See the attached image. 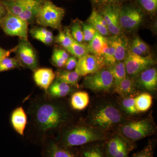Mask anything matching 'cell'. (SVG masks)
<instances>
[{
	"instance_id": "1",
	"label": "cell",
	"mask_w": 157,
	"mask_h": 157,
	"mask_svg": "<svg viewBox=\"0 0 157 157\" xmlns=\"http://www.w3.org/2000/svg\"><path fill=\"white\" fill-rule=\"evenodd\" d=\"M26 113L29 118L27 137L32 143L41 146L48 138H54L74 120L68 104L61 99L49 98L46 94L30 101Z\"/></svg>"
},
{
	"instance_id": "2",
	"label": "cell",
	"mask_w": 157,
	"mask_h": 157,
	"mask_svg": "<svg viewBox=\"0 0 157 157\" xmlns=\"http://www.w3.org/2000/svg\"><path fill=\"white\" fill-rule=\"evenodd\" d=\"M124 113L113 102L101 101L90 109L86 124L105 132L126 121Z\"/></svg>"
},
{
	"instance_id": "3",
	"label": "cell",
	"mask_w": 157,
	"mask_h": 157,
	"mask_svg": "<svg viewBox=\"0 0 157 157\" xmlns=\"http://www.w3.org/2000/svg\"><path fill=\"white\" fill-rule=\"evenodd\" d=\"M108 138L105 132L87 124L73 123L64 128L54 137L58 144L65 147H79L92 142L104 141Z\"/></svg>"
},
{
	"instance_id": "4",
	"label": "cell",
	"mask_w": 157,
	"mask_h": 157,
	"mask_svg": "<svg viewBox=\"0 0 157 157\" xmlns=\"http://www.w3.org/2000/svg\"><path fill=\"white\" fill-rule=\"evenodd\" d=\"M120 135L132 142L153 135L155 126L151 119L124 122L119 127Z\"/></svg>"
},
{
	"instance_id": "5",
	"label": "cell",
	"mask_w": 157,
	"mask_h": 157,
	"mask_svg": "<svg viewBox=\"0 0 157 157\" xmlns=\"http://www.w3.org/2000/svg\"><path fill=\"white\" fill-rule=\"evenodd\" d=\"M65 14L63 8L55 5L50 0H45L40 7L35 21L42 27L59 30Z\"/></svg>"
},
{
	"instance_id": "6",
	"label": "cell",
	"mask_w": 157,
	"mask_h": 157,
	"mask_svg": "<svg viewBox=\"0 0 157 157\" xmlns=\"http://www.w3.org/2000/svg\"><path fill=\"white\" fill-rule=\"evenodd\" d=\"M84 87L95 92H107L114 87V79L107 68H104L95 73L85 76Z\"/></svg>"
},
{
	"instance_id": "7",
	"label": "cell",
	"mask_w": 157,
	"mask_h": 157,
	"mask_svg": "<svg viewBox=\"0 0 157 157\" xmlns=\"http://www.w3.org/2000/svg\"><path fill=\"white\" fill-rule=\"evenodd\" d=\"M12 49L21 67L33 72L39 68L38 55L28 39L19 38L17 46Z\"/></svg>"
},
{
	"instance_id": "8",
	"label": "cell",
	"mask_w": 157,
	"mask_h": 157,
	"mask_svg": "<svg viewBox=\"0 0 157 157\" xmlns=\"http://www.w3.org/2000/svg\"><path fill=\"white\" fill-rule=\"evenodd\" d=\"M144 12L136 4H122L119 9V21L122 29L132 31L143 21Z\"/></svg>"
},
{
	"instance_id": "9",
	"label": "cell",
	"mask_w": 157,
	"mask_h": 157,
	"mask_svg": "<svg viewBox=\"0 0 157 157\" xmlns=\"http://www.w3.org/2000/svg\"><path fill=\"white\" fill-rule=\"evenodd\" d=\"M28 26L25 21L8 11L0 22V28L6 35L25 39H28Z\"/></svg>"
},
{
	"instance_id": "10",
	"label": "cell",
	"mask_w": 157,
	"mask_h": 157,
	"mask_svg": "<svg viewBox=\"0 0 157 157\" xmlns=\"http://www.w3.org/2000/svg\"><path fill=\"white\" fill-rule=\"evenodd\" d=\"M105 146L108 157H129L130 153L136 147L134 142L118 134L105 140Z\"/></svg>"
},
{
	"instance_id": "11",
	"label": "cell",
	"mask_w": 157,
	"mask_h": 157,
	"mask_svg": "<svg viewBox=\"0 0 157 157\" xmlns=\"http://www.w3.org/2000/svg\"><path fill=\"white\" fill-rule=\"evenodd\" d=\"M127 74L132 78L137 77L143 71L154 63L151 56H141L128 51L124 60Z\"/></svg>"
},
{
	"instance_id": "12",
	"label": "cell",
	"mask_w": 157,
	"mask_h": 157,
	"mask_svg": "<svg viewBox=\"0 0 157 157\" xmlns=\"http://www.w3.org/2000/svg\"><path fill=\"white\" fill-rule=\"evenodd\" d=\"M41 146L42 157H80L78 147H64L54 138L46 139Z\"/></svg>"
},
{
	"instance_id": "13",
	"label": "cell",
	"mask_w": 157,
	"mask_h": 157,
	"mask_svg": "<svg viewBox=\"0 0 157 157\" xmlns=\"http://www.w3.org/2000/svg\"><path fill=\"white\" fill-rule=\"evenodd\" d=\"M105 66L103 58L88 54L78 59L75 70L81 77L95 73L104 68Z\"/></svg>"
},
{
	"instance_id": "14",
	"label": "cell",
	"mask_w": 157,
	"mask_h": 157,
	"mask_svg": "<svg viewBox=\"0 0 157 157\" xmlns=\"http://www.w3.org/2000/svg\"><path fill=\"white\" fill-rule=\"evenodd\" d=\"M121 6L108 5L99 8V11L107 23L109 33L113 36L121 34L122 29L119 21V9Z\"/></svg>"
},
{
	"instance_id": "15",
	"label": "cell",
	"mask_w": 157,
	"mask_h": 157,
	"mask_svg": "<svg viewBox=\"0 0 157 157\" xmlns=\"http://www.w3.org/2000/svg\"><path fill=\"white\" fill-rule=\"evenodd\" d=\"M33 79L36 84L46 93L56 79L55 73L51 68H38L34 72Z\"/></svg>"
},
{
	"instance_id": "16",
	"label": "cell",
	"mask_w": 157,
	"mask_h": 157,
	"mask_svg": "<svg viewBox=\"0 0 157 157\" xmlns=\"http://www.w3.org/2000/svg\"><path fill=\"white\" fill-rule=\"evenodd\" d=\"M76 88L57 79H55L45 93L49 98L60 99L73 94Z\"/></svg>"
},
{
	"instance_id": "17",
	"label": "cell",
	"mask_w": 157,
	"mask_h": 157,
	"mask_svg": "<svg viewBox=\"0 0 157 157\" xmlns=\"http://www.w3.org/2000/svg\"><path fill=\"white\" fill-rule=\"evenodd\" d=\"M137 77V84L144 89L148 91H153L156 89L157 70L155 68H148Z\"/></svg>"
},
{
	"instance_id": "18",
	"label": "cell",
	"mask_w": 157,
	"mask_h": 157,
	"mask_svg": "<svg viewBox=\"0 0 157 157\" xmlns=\"http://www.w3.org/2000/svg\"><path fill=\"white\" fill-rule=\"evenodd\" d=\"M80 157H108L105 140L92 142L78 147Z\"/></svg>"
},
{
	"instance_id": "19",
	"label": "cell",
	"mask_w": 157,
	"mask_h": 157,
	"mask_svg": "<svg viewBox=\"0 0 157 157\" xmlns=\"http://www.w3.org/2000/svg\"><path fill=\"white\" fill-rule=\"evenodd\" d=\"M11 125L15 132L21 136L25 133L28 124L26 113L22 107H18L12 111L11 116Z\"/></svg>"
},
{
	"instance_id": "20",
	"label": "cell",
	"mask_w": 157,
	"mask_h": 157,
	"mask_svg": "<svg viewBox=\"0 0 157 157\" xmlns=\"http://www.w3.org/2000/svg\"><path fill=\"white\" fill-rule=\"evenodd\" d=\"M88 48L90 53L104 59L109 48L108 39L97 32L92 40L89 42Z\"/></svg>"
},
{
	"instance_id": "21",
	"label": "cell",
	"mask_w": 157,
	"mask_h": 157,
	"mask_svg": "<svg viewBox=\"0 0 157 157\" xmlns=\"http://www.w3.org/2000/svg\"><path fill=\"white\" fill-rule=\"evenodd\" d=\"M111 42L115 50V57L117 62L124 60L128 53V42L125 37L122 36H113L108 38Z\"/></svg>"
},
{
	"instance_id": "22",
	"label": "cell",
	"mask_w": 157,
	"mask_h": 157,
	"mask_svg": "<svg viewBox=\"0 0 157 157\" xmlns=\"http://www.w3.org/2000/svg\"><path fill=\"white\" fill-rule=\"evenodd\" d=\"M39 0H0L8 12L19 15L24 10Z\"/></svg>"
},
{
	"instance_id": "23",
	"label": "cell",
	"mask_w": 157,
	"mask_h": 157,
	"mask_svg": "<svg viewBox=\"0 0 157 157\" xmlns=\"http://www.w3.org/2000/svg\"><path fill=\"white\" fill-rule=\"evenodd\" d=\"M136 83L133 78H125L114 86L116 92L124 97H133L136 93Z\"/></svg>"
},
{
	"instance_id": "24",
	"label": "cell",
	"mask_w": 157,
	"mask_h": 157,
	"mask_svg": "<svg viewBox=\"0 0 157 157\" xmlns=\"http://www.w3.org/2000/svg\"><path fill=\"white\" fill-rule=\"evenodd\" d=\"M70 98V106L72 109L82 110L85 109L90 103V96L85 91H77L72 94Z\"/></svg>"
},
{
	"instance_id": "25",
	"label": "cell",
	"mask_w": 157,
	"mask_h": 157,
	"mask_svg": "<svg viewBox=\"0 0 157 157\" xmlns=\"http://www.w3.org/2000/svg\"><path fill=\"white\" fill-rule=\"evenodd\" d=\"M56 79L70 85L76 88L79 87L78 81L80 76L74 71H68L65 70H58L55 72Z\"/></svg>"
},
{
	"instance_id": "26",
	"label": "cell",
	"mask_w": 157,
	"mask_h": 157,
	"mask_svg": "<svg viewBox=\"0 0 157 157\" xmlns=\"http://www.w3.org/2000/svg\"><path fill=\"white\" fill-rule=\"evenodd\" d=\"M45 0H39L28 7L21 12L18 17L26 21L29 25H32L35 22L36 17L42 3Z\"/></svg>"
},
{
	"instance_id": "27",
	"label": "cell",
	"mask_w": 157,
	"mask_h": 157,
	"mask_svg": "<svg viewBox=\"0 0 157 157\" xmlns=\"http://www.w3.org/2000/svg\"><path fill=\"white\" fill-rule=\"evenodd\" d=\"M114 79V86L127 76L124 62H117L107 67Z\"/></svg>"
},
{
	"instance_id": "28",
	"label": "cell",
	"mask_w": 157,
	"mask_h": 157,
	"mask_svg": "<svg viewBox=\"0 0 157 157\" xmlns=\"http://www.w3.org/2000/svg\"><path fill=\"white\" fill-rule=\"evenodd\" d=\"M135 107L138 112H146L151 107L153 98L147 93L138 95L135 98Z\"/></svg>"
},
{
	"instance_id": "29",
	"label": "cell",
	"mask_w": 157,
	"mask_h": 157,
	"mask_svg": "<svg viewBox=\"0 0 157 157\" xmlns=\"http://www.w3.org/2000/svg\"><path fill=\"white\" fill-rule=\"evenodd\" d=\"M73 39L70 33V29L66 28L64 30H61L56 37H55V42L61 45L66 50H69Z\"/></svg>"
},
{
	"instance_id": "30",
	"label": "cell",
	"mask_w": 157,
	"mask_h": 157,
	"mask_svg": "<svg viewBox=\"0 0 157 157\" xmlns=\"http://www.w3.org/2000/svg\"><path fill=\"white\" fill-rule=\"evenodd\" d=\"M97 9H93L91 14L89 17L87 22L90 24L96 30V32L101 34L103 36L106 37L109 36V32L108 29L102 25L99 21L97 17Z\"/></svg>"
},
{
	"instance_id": "31",
	"label": "cell",
	"mask_w": 157,
	"mask_h": 157,
	"mask_svg": "<svg viewBox=\"0 0 157 157\" xmlns=\"http://www.w3.org/2000/svg\"><path fill=\"white\" fill-rule=\"evenodd\" d=\"M136 5L147 14L152 16L156 13L157 0H135Z\"/></svg>"
},
{
	"instance_id": "32",
	"label": "cell",
	"mask_w": 157,
	"mask_h": 157,
	"mask_svg": "<svg viewBox=\"0 0 157 157\" xmlns=\"http://www.w3.org/2000/svg\"><path fill=\"white\" fill-rule=\"evenodd\" d=\"M68 52L78 59L90 53L88 45L85 43H79L74 40Z\"/></svg>"
},
{
	"instance_id": "33",
	"label": "cell",
	"mask_w": 157,
	"mask_h": 157,
	"mask_svg": "<svg viewBox=\"0 0 157 157\" xmlns=\"http://www.w3.org/2000/svg\"><path fill=\"white\" fill-rule=\"evenodd\" d=\"M21 67V64L16 57H7L0 61V72L18 69Z\"/></svg>"
},
{
	"instance_id": "34",
	"label": "cell",
	"mask_w": 157,
	"mask_h": 157,
	"mask_svg": "<svg viewBox=\"0 0 157 157\" xmlns=\"http://www.w3.org/2000/svg\"><path fill=\"white\" fill-rule=\"evenodd\" d=\"M121 108L128 115H134L138 113L135 107V98L133 97H124L121 101Z\"/></svg>"
},
{
	"instance_id": "35",
	"label": "cell",
	"mask_w": 157,
	"mask_h": 157,
	"mask_svg": "<svg viewBox=\"0 0 157 157\" xmlns=\"http://www.w3.org/2000/svg\"><path fill=\"white\" fill-rule=\"evenodd\" d=\"M70 33L73 39L79 43L83 42V35L81 21L78 20H74L70 29Z\"/></svg>"
},
{
	"instance_id": "36",
	"label": "cell",
	"mask_w": 157,
	"mask_h": 157,
	"mask_svg": "<svg viewBox=\"0 0 157 157\" xmlns=\"http://www.w3.org/2000/svg\"><path fill=\"white\" fill-rule=\"evenodd\" d=\"M81 25L83 32V41L90 42L94 38L97 32L92 26L88 23L81 21Z\"/></svg>"
},
{
	"instance_id": "37",
	"label": "cell",
	"mask_w": 157,
	"mask_h": 157,
	"mask_svg": "<svg viewBox=\"0 0 157 157\" xmlns=\"http://www.w3.org/2000/svg\"><path fill=\"white\" fill-rule=\"evenodd\" d=\"M155 144L153 141H150L143 149L134 154L131 157H153Z\"/></svg>"
},
{
	"instance_id": "38",
	"label": "cell",
	"mask_w": 157,
	"mask_h": 157,
	"mask_svg": "<svg viewBox=\"0 0 157 157\" xmlns=\"http://www.w3.org/2000/svg\"><path fill=\"white\" fill-rule=\"evenodd\" d=\"M107 39L109 44V48L107 52L104 55V60L105 66L108 67L115 63L117 61L116 60L114 47L108 38H107Z\"/></svg>"
},
{
	"instance_id": "39",
	"label": "cell",
	"mask_w": 157,
	"mask_h": 157,
	"mask_svg": "<svg viewBox=\"0 0 157 157\" xmlns=\"http://www.w3.org/2000/svg\"><path fill=\"white\" fill-rule=\"evenodd\" d=\"M129 0H91L93 5L100 8L108 5L121 6Z\"/></svg>"
},
{
	"instance_id": "40",
	"label": "cell",
	"mask_w": 157,
	"mask_h": 157,
	"mask_svg": "<svg viewBox=\"0 0 157 157\" xmlns=\"http://www.w3.org/2000/svg\"><path fill=\"white\" fill-rule=\"evenodd\" d=\"M51 62L54 66L59 68H63L66 63V62L62 59L57 50L56 48H55L53 51Z\"/></svg>"
},
{
	"instance_id": "41",
	"label": "cell",
	"mask_w": 157,
	"mask_h": 157,
	"mask_svg": "<svg viewBox=\"0 0 157 157\" xmlns=\"http://www.w3.org/2000/svg\"><path fill=\"white\" fill-rule=\"evenodd\" d=\"M132 42H134L137 45L139 49L143 52L144 55L148 53L149 48L148 45L140 38L138 37H135Z\"/></svg>"
},
{
	"instance_id": "42",
	"label": "cell",
	"mask_w": 157,
	"mask_h": 157,
	"mask_svg": "<svg viewBox=\"0 0 157 157\" xmlns=\"http://www.w3.org/2000/svg\"><path fill=\"white\" fill-rule=\"evenodd\" d=\"M77 62H78V60L77 59V58L76 57L73 56H70L66 62L64 67V70H68V71H73V70L76 68L77 66Z\"/></svg>"
},
{
	"instance_id": "43",
	"label": "cell",
	"mask_w": 157,
	"mask_h": 157,
	"mask_svg": "<svg viewBox=\"0 0 157 157\" xmlns=\"http://www.w3.org/2000/svg\"><path fill=\"white\" fill-rule=\"evenodd\" d=\"M11 52H13L12 48L10 50H6L0 47V61L4 58L9 57Z\"/></svg>"
},
{
	"instance_id": "44",
	"label": "cell",
	"mask_w": 157,
	"mask_h": 157,
	"mask_svg": "<svg viewBox=\"0 0 157 157\" xmlns=\"http://www.w3.org/2000/svg\"><path fill=\"white\" fill-rule=\"evenodd\" d=\"M7 11L2 4L0 2V22L1 20L7 14Z\"/></svg>"
}]
</instances>
